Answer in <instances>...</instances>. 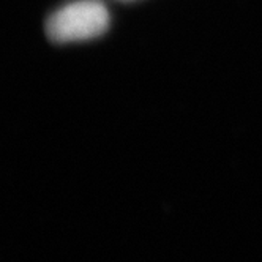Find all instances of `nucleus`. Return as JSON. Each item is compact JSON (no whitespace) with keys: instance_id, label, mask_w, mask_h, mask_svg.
I'll list each match as a JSON object with an SVG mask.
<instances>
[{"instance_id":"obj_1","label":"nucleus","mask_w":262,"mask_h":262,"mask_svg":"<svg viewBox=\"0 0 262 262\" xmlns=\"http://www.w3.org/2000/svg\"><path fill=\"white\" fill-rule=\"evenodd\" d=\"M109 27V13L98 0H78L55 11L46 24L55 43L82 41L100 36Z\"/></svg>"}]
</instances>
